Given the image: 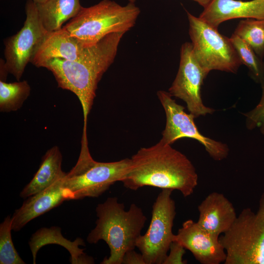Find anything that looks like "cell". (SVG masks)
I'll return each mask as SVG.
<instances>
[{
  "label": "cell",
  "mask_w": 264,
  "mask_h": 264,
  "mask_svg": "<svg viewBox=\"0 0 264 264\" xmlns=\"http://www.w3.org/2000/svg\"><path fill=\"white\" fill-rule=\"evenodd\" d=\"M185 248L176 241H174L170 245L167 256L163 264H185L187 261L183 259Z\"/></svg>",
  "instance_id": "25"
},
{
  "label": "cell",
  "mask_w": 264,
  "mask_h": 264,
  "mask_svg": "<svg viewBox=\"0 0 264 264\" xmlns=\"http://www.w3.org/2000/svg\"><path fill=\"white\" fill-rule=\"evenodd\" d=\"M34 2H35L36 4H41L43 3L48 0H32Z\"/></svg>",
  "instance_id": "28"
},
{
  "label": "cell",
  "mask_w": 264,
  "mask_h": 264,
  "mask_svg": "<svg viewBox=\"0 0 264 264\" xmlns=\"http://www.w3.org/2000/svg\"><path fill=\"white\" fill-rule=\"evenodd\" d=\"M44 27L48 32L59 30L75 17L82 7L80 0H48L36 4Z\"/></svg>",
  "instance_id": "19"
},
{
  "label": "cell",
  "mask_w": 264,
  "mask_h": 264,
  "mask_svg": "<svg viewBox=\"0 0 264 264\" xmlns=\"http://www.w3.org/2000/svg\"><path fill=\"white\" fill-rule=\"evenodd\" d=\"M219 239L226 254L224 264H264V192L257 212L243 209Z\"/></svg>",
  "instance_id": "6"
},
{
  "label": "cell",
  "mask_w": 264,
  "mask_h": 264,
  "mask_svg": "<svg viewBox=\"0 0 264 264\" xmlns=\"http://www.w3.org/2000/svg\"><path fill=\"white\" fill-rule=\"evenodd\" d=\"M193 54L208 74L212 70L236 73L242 64L228 38L199 17L186 11Z\"/></svg>",
  "instance_id": "7"
},
{
  "label": "cell",
  "mask_w": 264,
  "mask_h": 264,
  "mask_svg": "<svg viewBox=\"0 0 264 264\" xmlns=\"http://www.w3.org/2000/svg\"><path fill=\"white\" fill-rule=\"evenodd\" d=\"M198 3L203 8L206 7L210 3L212 0H192Z\"/></svg>",
  "instance_id": "27"
},
{
  "label": "cell",
  "mask_w": 264,
  "mask_h": 264,
  "mask_svg": "<svg viewBox=\"0 0 264 264\" xmlns=\"http://www.w3.org/2000/svg\"><path fill=\"white\" fill-rule=\"evenodd\" d=\"M28 243L34 264H36V256L39 249L49 244H57L65 247L71 255L72 264H90L94 262L93 258L84 253V249L79 247V245H86L82 239L78 238L71 242L63 236L61 229L58 226L39 229L32 235Z\"/></svg>",
  "instance_id": "17"
},
{
  "label": "cell",
  "mask_w": 264,
  "mask_h": 264,
  "mask_svg": "<svg viewBox=\"0 0 264 264\" xmlns=\"http://www.w3.org/2000/svg\"><path fill=\"white\" fill-rule=\"evenodd\" d=\"M25 12L26 19L22 27L4 41L5 66L17 81L21 79L48 32L40 18L36 3L32 0L26 1Z\"/></svg>",
  "instance_id": "9"
},
{
  "label": "cell",
  "mask_w": 264,
  "mask_h": 264,
  "mask_svg": "<svg viewBox=\"0 0 264 264\" xmlns=\"http://www.w3.org/2000/svg\"><path fill=\"white\" fill-rule=\"evenodd\" d=\"M173 191L162 189L153 205L149 227L137 240L136 247L140 251L145 264H163L174 241L173 227L176 207L171 197Z\"/></svg>",
  "instance_id": "8"
},
{
  "label": "cell",
  "mask_w": 264,
  "mask_h": 264,
  "mask_svg": "<svg viewBox=\"0 0 264 264\" xmlns=\"http://www.w3.org/2000/svg\"><path fill=\"white\" fill-rule=\"evenodd\" d=\"M96 212V226L88 234L87 241L95 244L103 240L108 244L110 255L101 264H122L125 253L136 247L147 218L135 203L126 210L124 204L116 197H109L98 204Z\"/></svg>",
  "instance_id": "3"
},
{
  "label": "cell",
  "mask_w": 264,
  "mask_h": 264,
  "mask_svg": "<svg viewBox=\"0 0 264 264\" xmlns=\"http://www.w3.org/2000/svg\"><path fill=\"white\" fill-rule=\"evenodd\" d=\"M157 95L166 115V125L161 141L172 145L181 138H190L201 144L214 160L220 161L227 157L228 146L202 134L195 123V116L187 113L184 107L177 104L169 92L159 90Z\"/></svg>",
  "instance_id": "10"
},
{
  "label": "cell",
  "mask_w": 264,
  "mask_h": 264,
  "mask_svg": "<svg viewBox=\"0 0 264 264\" xmlns=\"http://www.w3.org/2000/svg\"><path fill=\"white\" fill-rule=\"evenodd\" d=\"M198 209V224L219 237L230 228L237 217L231 202L223 194L217 192L207 196Z\"/></svg>",
  "instance_id": "14"
},
{
  "label": "cell",
  "mask_w": 264,
  "mask_h": 264,
  "mask_svg": "<svg viewBox=\"0 0 264 264\" xmlns=\"http://www.w3.org/2000/svg\"><path fill=\"white\" fill-rule=\"evenodd\" d=\"M124 34L111 33L96 44L86 46L76 60L54 58L41 66L52 73L58 87L72 92L79 99L83 112V131L87 132L88 116L98 84L113 63Z\"/></svg>",
  "instance_id": "2"
},
{
  "label": "cell",
  "mask_w": 264,
  "mask_h": 264,
  "mask_svg": "<svg viewBox=\"0 0 264 264\" xmlns=\"http://www.w3.org/2000/svg\"><path fill=\"white\" fill-rule=\"evenodd\" d=\"M63 177L46 189L27 198L12 216V230L20 231L31 220L67 200L62 185Z\"/></svg>",
  "instance_id": "13"
},
{
  "label": "cell",
  "mask_w": 264,
  "mask_h": 264,
  "mask_svg": "<svg viewBox=\"0 0 264 264\" xmlns=\"http://www.w3.org/2000/svg\"><path fill=\"white\" fill-rule=\"evenodd\" d=\"M122 264H145L141 253L134 250L128 251L124 255Z\"/></svg>",
  "instance_id": "26"
},
{
  "label": "cell",
  "mask_w": 264,
  "mask_h": 264,
  "mask_svg": "<svg viewBox=\"0 0 264 264\" xmlns=\"http://www.w3.org/2000/svg\"><path fill=\"white\" fill-rule=\"evenodd\" d=\"M140 10L135 3L122 6L111 0H102L78 14L62 27L85 46L96 44L113 33H125L135 24Z\"/></svg>",
  "instance_id": "4"
},
{
  "label": "cell",
  "mask_w": 264,
  "mask_h": 264,
  "mask_svg": "<svg viewBox=\"0 0 264 264\" xmlns=\"http://www.w3.org/2000/svg\"><path fill=\"white\" fill-rule=\"evenodd\" d=\"M130 164L131 159L128 158L109 162L94 160L89 152L87 134H82L78 160L62 178L67 200L100 196L121 181Z\"/></svg>",
  "instance_id": "5"
},
{
  "label": "cell",
  "mask_w": 264,
  "mask_h": 264,
  "mask_svg": "<svg viewBox=\"0 0 264 264\" xmlns=\"http://www.w3.org/2000/svg\"><path fill=\"white\" fill-rule=\"evenodd\" d=\"M31 88L25 80L7 83L0 81V111L10 112L20 109L30 94Z\"/></svg>",
  "instance_id": "20"
},
{
  "label": "cell",
  "mask_w": 264,
  "mask_h": 264,
  "mask_svg": "<svg viewBox=\"0 0 264 264\" xmlns=\"http://www.w3.org/2000/svg\"><path fill=\"white\" fill-rule=\"evenodd\" d=\"M220 237L201 228L192 220L183 222L174 241L190 251L201 264H220L224 263L226 254L220 241Z\"/></svg>",
  "instance_id": "12"
},
{
  "label": "cell",
  "mask_w": 264,
  "mask_h": 264,
  "mask_svg": "<svg viewBox=\"0 0 264 264\" xmlns=\"http://www.w3.org/2000/svg\"><path fill=\"white\" fill-rule=\"evenodd\" d=\"M262 96L259 103L250 111L243 113L246 117V127L250 130L258 128L264 135V81L261 84Z\"/></svg>",
  "instance_id": "24"
},
{
  "label": "cell",
  "mask_w": 264,
  "mask_h": 264,
  "mask_svg": "<svg viewBox=\"0 0 264 264\" xmlns=\"http://www.w3.org/2000/svg\"><path fill=\"white\" fill-rule=\"evenodd\" d=\"M12 230V217L8 215L0 224V264H25L15 248Z\"/></svg>",
  "instance_id": "23"
},
{
  "label": "cell",
  "mask_w": 264,
  "mask_h": 264,
  "mask_svg": "<svg viewBox=\"0 0 264 264\" xmlns=\"http://www.w3.org/2000/svg\"><path fill=\"white\" fill-rule=\"evenodd\" d=\"M86 47L62 27L47 32L31 63L36 66L41 67L44 63L54 58L76 60Z\"/></svg>",
  "instance_id": "16"
},
{
  "label": "cell",
  "mask_w": 264,
  "mask_h": 264,
  "mask_svg": "<svg viewBox=\"0 0 264 264\" xmlns=\"http://www.w3.org/2000/svg\"><path fill=\"white\" fill-rule=\"evenodd\" d=\"M172 145L161 140L149 147L140 148L131 159V164L121 182L127 189L136 191L144 186L179 191L191 196L198 183V175L191 161Z\"/></svg>",
  "instance_id": "1"
},
{
  "label": "cell",
  "mask_w": 264,
  "mask_h": 264,
  "mask_svg": "<svg viewBox=\"0 0 264 264\" xmlns=\"http://www.w3.org/2000/svg\"><path fill=\"white\" fill-rule=\"evenodd\" d=\"M207 75L195 57L191 43L182 44L178 70L169 93L184 101L188 111L195 118L215 111L205 106L201 99V88Z\"/></svg>",
  "instance_id": "11"
},
{
  "label": "cell",
  "mask_w": 264,
  "mask_h": 264,
  "mask_svg": "<svg viewBox=\"0 0 264 264\" xmlns=\"http://www.w3.org/2000/svg\"><path fill=\"white\" fill-rule=\"evenodd\" d=\"M218 28L222 22L234 19H264V0H212L198 17Z\"/></svg>",
  "instance_id": "15"
},
{
  "label": "cell",
  "mask_w": 264,
  "mask_h": 264,
  "mask_svg": "<svg viewBox=\"0 0 264 264\" xmlns=\"http://www.w3.org/2000/svg\"><path fill=\"white\" fill-rule=\"evenodd\" d=\"M62 154L57 146L48 150L42 158L39 169L21 191L20 196L27 198L51 185L66 174L62 170Z\"/></svg>",
  "instance_id": "18"
},
{
  "label": "cell",
  "mask_w": 264,
  "mask_h": 264,
  "mask_svg": "<svg viewBox=\"0 0 264 264\" xmlns=\"http://www.w3.org/2000/svg\"><path fill=\"white\" fill-rule=\"evenodd\" d=\"M242 64L248 68L250 77L257 83L264 81V62L251 47L238 36L233 34L230 38Z\"/></svg>",
  "instance_id": "22"
},
{
  "label": "cell",
  "mask_w": 264,
  "mask_h": 264,
  "mask_svg": "<svg viewBox=\"0 0 264 264\" xmlns=\"http://www.w3.org/2000/svg\"><path fill=\"white\" fill-rule=\"evenodd\" d=\"M234 34L243 40L261 59L264 57V19L248 18L241 21Z\"/></svg>",
  "instance_id": "21"
},
{
  "label": "cell",
  "mask_w": 264,
  "mask_h": 264,
  "mask_svg": "<svg viewBox=\"0 0 264 264\" xmlns=\"http://www.w3.org/2000/svg\"><path fill=\"white\" fill-rule=\"evenodd\" d=\"M129 1V2H132V3H135L136 0H128Z\"/></svg>",
  "instance_id": "29"
}]
</instances>
